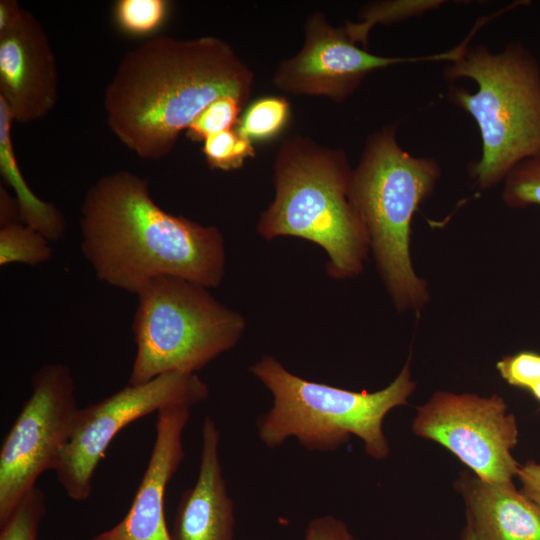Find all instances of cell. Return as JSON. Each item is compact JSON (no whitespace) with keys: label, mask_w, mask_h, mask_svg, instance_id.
Listing matches in <instances>:
<instances>
[{"label":"cell","mask_w":540,"mask_h":540,"mask_svg":"<svg viewBox=\"0 0 540 540\" xmlns=\"http://www.w3.org/2000/svg\"><path fill=\"white\" fill-rule=\"evenodd\" d=\"M220 432L206 416L202 425L201 457L194 485L179 500L174 540H234V504L219 457Z\"/></svg>","instance_id":"14"},{"label":"cell","mask_w":540,"mask_h":540,"mask_svg":"<svg viewBox=\"0 0 540 540\" xmlns=\"http://www.w3.org/2000/svg\"><path fill=\"white\" fill-rule=\"evenodd\" d=\"M245 103L226 96L209 104L187 128V136L193 140H205L208 136L230 130L238 122V115Z\"/></svg>","instance_id":"24"},{"label":"cell","mask_w":540,"mask_h":540,"mask_svg":"<svg viewBox=\"0 0 540 540\" xmlns=\"http://www.w3.org/2000/svg\"><path fill=\"white\" fill-rule=\"evenodd\" d=\"M190 416L184 406L156 413L154 444L129 510L90 540H174L166 524L165 493L185 457L183 433Z\"/></svg>","instance_id":"13"},{"label":"cell","mask_w":540,"mask_h":540,"mask_svg":"<svg viewBox=\"0 0 540 540\" xmlns=\"http://www.w3.org/2000/svg\"><path fill=\"white\" fill-rule=\"evenodd\" d=\"M289 114L290 107L285 98H259L247 107L238 120L236 131L251 142L269 140L283 130Z\"/></svg>","instance_id":"19"},{"label":"cell","mask_w":540,"mask_h":540,"mask_svg":"<svg viewBox=\"0 0 540 540\" xmlns=\"http://www.w3.org/2000/svg\"><path fill=\"white\" fill-rule=\"evenodd\" d=\"M53 255L50 241L35 229L16 222L0 229V265H38Z\"/></svg>","instance_id":"18"},{"label":"cell","mask_w":540,"mask_h":540,"mask_svg":"<svg viewBox=\"0 0 540 540\" xmlns=\"http://www.w3.org/2000/svg\"><path fill=\"white\" fill-rule=\"evenodd\" d=\"M12 118L0 98V170L15 192L20 222L35 229L49 241L60 239L66 229L62 213L51 203L41 200L30 189L18 166L11 138Z\"/></svg>","instance_id":"16"},{"label":"cell","mask_w":540,"mask_h":540,"mask_svg":"<svg viewBox=\"0 0 540 540\" xmlns=\"http://www.w3.org/2000/svg\"><path fill=\"white\" fill-rule=\"evenodd\" d=\"M502 200L510 208L540 206V153L509 172L503 181Z\"/></svg>","instance_id":"21"},{"label":"cell","mask_w":540,"mask_h":540,"mask_svg":"<svg viewBox=\"0 0 540 540\" xmlns=\"http://www.w3.org/2000/svg\"><path fill=\"white\" fill-rule=\"evenodd\" d=\"M20 222L19 208L16 199L1 187L0 189V223L1 227Z\"/></svg>","instance_id":"28"},{"label":"cell","mask_w":540,"mask_h":540,"mask_svg":"<svg viewBox=\"0 0 540 540\" xmlns=\"http://www.w3.org/2000/svg\"><path fill=\"white\" fill-rule=\"evenodd\" d=\"M45 513V494L35 486L19 501L6 521L0 524V540H37Z\"/></svg>","instance_id":"20"},{"label":"cell","mask_w":540,"mask_h":540,"mask_svg":"<svg viewBox=\"0 0 540 540\" xmlns=\"http://www.w3.org/2000/svg\"><path fill=\"white\" fill-rule=\"evenodd\" d=\"M274 168L275 198L257 232L267 240L293 236L321 246L332 278L360 275L370 242L348 197L352 169L344 152L291 138L282 144Z\"/></svg>","instance_id":"4"},{"label":"cell","mask_w":540,"mask_h":540,"mask_svg":"<svg viewBox=\"0 0 540 540\" xmlns=\"http://www.w3.org/2000/svg\"><path fill=\"white\" fill-rule=\"evenodd\" d=\"M168 7L165 0H120L115 4L114 17L123 31L132 35H146L162 25Z\"/></svg>","instance_id":"22"},{"label":"cell","mask_w":540,"mask_h":540,"mask_svg":"<svg viewBox=\"0 0 540 540\" xmlns=\"http://www.w3.org/2000/svg\"><path fill=\"white\" fill-rule=\"evenodd\" d=\"M250 370L273 397L272 407L256 420L258 437L266 447H279L294 437L308 451L332 452L353 435L362 440L366 453L378 460L390 452L384 418L392 409L405 405L416 387L410 358L388 386L375 392L306 380L270 355Z\"/></svg>","instance_id":"5"},{"label":"cell","mask_w":540,"mask_h":540,"mask_svg":"<svg viewBox=\"0 0 540 540\" xmlns=\"http://www.w3.org/2000/svg\"><path fill=\"white\" fill-rule=\"evenodd\" d=\"M203 152L212 168L225 171L241 167L246 159L255 155L253 142L232 129L208 136Z\"/></svg>","instance_id":"23"},{"label":"cell","mask_w":540,"mask_h":540,"mask_svg":"<svg viewBox=\"0 0 540 540\" xmlns=\"http://www.w3.org/2000/svg\"><path fill=\"white\" fill-rule=\"evenodd\" d=\"M516 476L522 485L521 492L540 506V463L520 465Z\"/></svg>","instance_id":"27"},{"label":"cell","mask_w":540,"mask_h":540,"mask_svg":"<svg viewBox=\"0 0 540 540\" xmlns=\"http://www.w3.org/2000/svg\"><path fill=\"white\" fill-rule=\"evenodd\" d=\"M253 73L225 41L151 39L128 51L104 93L107 124L138 157L167 156L181 131L215 100L246 104Z\"/></svg>","instance_id":"1"},{"label":"cell","mask_w":540,"mask_h":540,"mask_svg":"<svg viewBox=\"0 0 540 540\" xmlns=\"http://www.w3.org/2000/svg\"><path fill=\"white\" fill-rule=\"evenodd\" d=\"M461 54L456 46L444 53L426 57H386L359 47L345 27L331 26L321 13L306 22L305 42L298 54L277 68L274 84L299 95L326 96L342 102L371 72L394 64L425 60L454 61Z\"/></svg>","instance_id":"11"},{"label":"cell","mask_w":540,"mask_h":540,"mask_svg":"<svg viewBox=\"0 0 540 540\" xmlns=\"http://www.w3.org/2000/svg\"><path fill=\"white\" fill-rule=\"evenodd\" d=\"M440 176L436 159L414 156L399 145L394 125L369 136L351 172L350 203L366 228L377 269L399 311L419 314L430 298L426 280L412 264L411 222Z\"/></svg>","instance_id":"3"},{"label":"cell","mask_w":540,"mask_h":540,"mask_svg":"<svg viewBox=\"0 0 540 540\" xmlns=\"http://www.w3.org/2000/svg\"><path fill=\"white\" fill-rule=\"evenodd\" d=\"M79 410L70 368L41 366L32 392L0 449V524L6 521L41 474L54 470Z\"/></svg>","instance_id":"9"},{"label":"cell","mask_w":540,"mask_h":540,"mask_svg":"<svg viewBox=\"0 0 540 540\" xmlns=\"http://www.w3.org/2000/svg\"><path fill=\"white\" fill-rule=\"evenodd\" d=\"M444 75L477 85L473 93L453 87L449 99L479 128L482 153L470 169L479 189L498 185L517 164L540 153V67L524 46L511 43L497 53L486 45L467 46Z\"/></svg>","instance_id":"6"},{"label":"cell","mask_w":540,"mask_h":540,"mask_svg":"<svg viewBox=\"0 0 540 540\" xmlns=\"http://www.w3.org/2000/svg\"><path fill=\"white\" fill-rule=\"evenodd\" d=\"M529 391L535 397V399L540 402V382L532 387Z\"/></svg>","instance_id":"30"},{"label":"cell","mask_w":540,"mask_h":540,"mask_svg":"<svg viewBox=\"0 0 540 540\" xmlns=\"http://www.w3.org/2000/svg\"><path fill=\"white\" fill-rule=\"evenodd\" d=\"M413 432L444 446L482 480L513 482L519 469L516 419L496 394L437 391L417 408Z\"/></svg>","instance_id":"10"},{"label":"cell","mask_w":540,"mask_h":540,"mask_svg":"<svg viewBox=\"0 0 540 540\" xmlns=\"http://www.w3.org/2000/svg\"><path fill=\"white\" fill-rule=\"evenodd\" d=\"M54 54L45 30L28 11L0 30V98L13 121L46 116L58 97Z\"/></svg>","instance_id":"12"},{"label":"cell","mask_w":540,"mask_h":540,"mask_svg":"<svg viewBox=\"0 0 540 540\" xmlns=\"http://www.w3.org/2000/svg\"><path fill=\"white\" fill-rule=\"evenodd\" d=\"M136 296V354L129 384L172 372L196 373L233 348L245 329L241 314L219 303L208 288L185 279L156 277Z\"/></svg>","instance_id":"7"},{"label":"cell","mask_w":540,"mask_h":540,"mask_svg":"<svg viewBox=\"0 0 540 540\" xmlns=\"http://www.w3.org/2000/svg\"><path fill=\"white\" fill-rule=\"evenodd\" d=\"M304 540H357L348 526L333 515L311 519L305 529Z\"/></svg>","instance_id":"26"},{"label":"cell","mask_w":540,"mask_h":540,"mask_svg":"<svg viewBox=\"0 0 540 540\" xmlns=\"http://www.w3.org/2000/svg\"><path fill=\"white\" fill-rule=\"evenodd\" d=\"M209 396L196 373L172 372L128 384L97 403L79 408L70 438L54 468L69 498L85 501L95 470L116 435L132 422L170 406L191 408Z\"/></svg>","instance_id":"8"},{"label":"cell","mask_w":540,"mask_h":540,"mask_svg":"<svg viewBox=\"0 0 540 540\" xmlns=\"http://www.w3.org/2000/svg\"><path fill=\"white\" fill-rule=\"evenodd\" d=\"M496 368L511 386L530 390L540 382V354L534 351L505 356L497 362Z\"/></svg>","instance_id":"25"},{"label":"cell","mask_w":540,"mask_h":540,"mask_svg":"<svg viewBox=\"0 0 540 540\" xmlns=\"http://www.w3.org/2000/svg\"><path fill=\"white\" fill-rule=\"evenodd\" d=\"M81 250L96 277L137 294L160 276L217 287L225 247L215 226L173 215L152 199L149 183L121 170L98 179L81 205Z\"/></svg>","instance_id":"2"},{"label":"cell","mask_w":540,"mask_h":540,"mask_svg":"<svg viewBox=\"0 0 540 540\" xmlns=\"http://www.w3.org/2000/svg\"><path fill=\"white\" fill-rule=\"evenodd\" d=\"M460 488L467 524L480 540H540V506L518 491L513 482L463 477Z\"/></svg>","instance_id":"15"},{"label":"cell","mask_w":540,"mask_h":540,"mask_svg":"<svg viewBox=\"0 0 540 540\" xmlns=\"http://www.w3.org/2000/svg\"><path fill=\"white\" fill-rule=\"evenodd\" d=\"M441 0H394L380 1L365 6L360 14L359 22H346L345 30L350 39L367 46L370 30L377 24H392L411 17L419 16L426 11L442 5Z\"/></svg>","instance_id":"17"},{"label":"cell","mask_w":540,"mask_h":540,"mask_svg":"<svg viewBox=\"0 0 540 540\" xmlns=\"http://www.w3.org/2000/svg\"><path fill=\"white\" fill-rule=\"evenodd\" d=\"M461 540H480V539L475 534V532L470 527V525L466 524L463 530L462 536H461Z\"/></svg>","instance_id":"29"}]
</instances>
